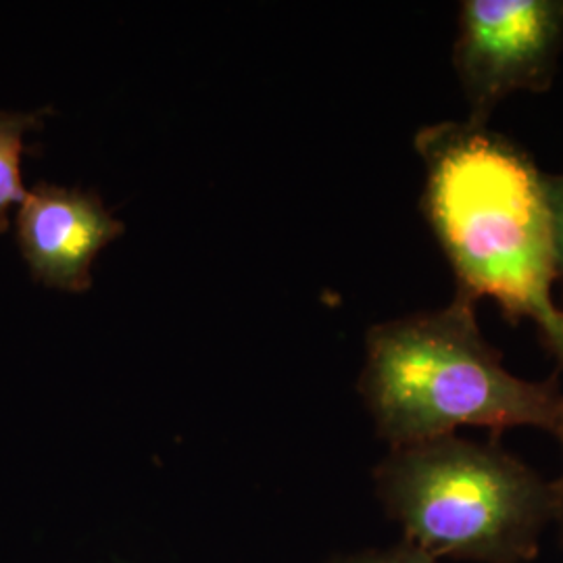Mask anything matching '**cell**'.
Instances as JSON below:
<instances>
[{
  "mask_svg": "<svg viewBox=\"0 0 563 563\" xmlns=\"http://www.w3.org/2000/svg\"><path fill=\"white\" fill-rule=\"evenodd\" d=\"M413 146L426 167L422 213L451 265L457 295L499 302L505 320L537 325L563 369V309L544 174L490 125L443 121Z\"/></svg>",
  "mask_w": 563,
  "mask_h": 563,
  "instance_id": "1",
  "label": "cell"
},
{
  "mask_svg": "<svg viewBox=\"0 0 563 563\" xmlns=\"http://www.w3.org/2000/svg\"><path fill=\"white\" fill-rule=\"evenodd\" d=\"M360 393L390 449L460 428H486L495 441L511 428L562 432L560 378L523 380L507 372L484 339L476 301L463 295L443 309L372 325Z\"/></svg>",
  "mask_w": 563,
  "mask_h": 563,
  "instance_id": "2",
  "label": "cell"
},
{
  "mask_svg": "<svg viewBox=\"0 0 563 563\" xmlns=\"http://www.w3.org/2000/svg\"><path fill=\"white\" fill-rule=\"evenodd\" d=\"M374 483L402 541L437 560L532 562L555 520V483L495 439L451 434L390 449Z\"/></svg>",
  "mask_w": 563,
  "mask_h": 563,
  "instance_id": "3",
  "label": "cell"
},
{
  "mask_svg": "<svg viewBox=\"0 0 563 563\" xmlns=\"http://www.w3.org/2000/svg\"><path fill=\"white\" fill-rule=\"evenodd\" d=\"M562 51L563 0L462 2L453 65L467 121L488 125L507 97L547 92Z\"/></svg>",
  "mask_w": 563,
  "mask_h": 563,
  "instance_id": "4",
  "label": "cell"
},
{
  "mask_svg": "<svg viewBox=\"0 0 563 563\" xmlns=\"http://www.w3.org/2000/svg\"><path fill=\"white\" fill-rule=\"evenodd\" d=\"M121 232L92 190L38 181L18 211V244L32 278L67 292L92 286V263Z\"/></svg>",
  "mask_w": 563,
  "mask_h": 563,
  "instance_id": "5",
  "label": "cell"
},
{
  "mask_svg": "<svg viewBox=\"0 0 563 563\" xmlns=\"http://www.w3.org/2000/svg\"><path fill=\"white\" fill-rule=\"evenodd\" d=\"M48 109L41 111H2L0 109V234L9 228L11 209L25 199L21 181V157L25 134L38 130Z\"/></svg>",
  "mask_w": 563,
  "mask_h": 563,
  "instance_id": "6",
  "label": "cell"
},
{
  "mask_svg": "<svg viewBox=\"0 0 563 563\" xmlns=\"http://www.w3.org/2000/svg\"><path fill=\"white\" fill-rule=\"evenodd\" d=\"M328 563H441V560L428 555L422 549L405 543L388 549H367L351 555H341Z\"/></svg>",
  "mask_w": 563,
  "mask_h": 563,
  "instance_id": "7",
  "label": "cell"
},
{
  "mask_svg": "<svg viewBox=\"0 0 563 563\" xmlns=\"http://www.w3.org/2000/svg\"><path fill=\"white\" fill-rule=\"evenodd\" d=\"M547 199L551 211V232H553V253H555V269L563 278V172L562 174H544Z\"/></svg>",
  "mask_w": 563,
  "mask_h": 563,
  "instance_id": "8",
  "label": "cell"
},
{
  "mask_svg": "<svg viewBox=\"0 0 563 563\" xmlns=\"http://www.w3.org/2000/svg\"><path fill=\"white\" fill-rule=\"evenodd\" d=\"M560 443H562L563 449V426L562 432H560ZM555 497H558V505H555V520L553 522H558L560 526V534H562V543H563V474L562 478L555 483Z\"/></svg>",
  "mask_w": 563,
  "mask_h": 563,
  "instance_id": "9",
  "label": "cell"
}]
</instances>
